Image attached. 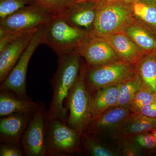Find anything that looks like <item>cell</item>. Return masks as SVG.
Listing matches in <instances>:
<instances>
[{"label":"cell","mask_w":156,"mask_h":156,"mask_svg":"<svg viewBox=\"0 0 156 156\" xmlns=\"http://www.w3.org/2000/svg\"><path fill=\"white\" fill-rule=\"evenodd\" d=\"M58 67L51 81L52 100L48 111L49 120L67 123L68 111L65 104L80 75L82 57L77 50L58 56Z\"/></svg>","instance_id":"cell-1"},{"label":"cell","mask_w":156,"mask_h":156,"mask_svg":"<svg viewBox=\"0 0 156 156\" xmlns=\"http://www.w3.org/2000/svg\"><path fill=\"white\" fill-rule=\"evenodd\" d=\"M135 20L130 4L122 1H98L92 33L97 36L107 37L124 33L126 28Z\"/></svg>","instance_id":"cell-2"},{"label":"cell","mask_w":156,"mask_h":156,"mask_svg":"<svg viewBox=\"0 0 156 156\" xmlns=\"http://www.w3.org/2000/svg\"><path fill=\"white\" fill-rule=\"evenodd\" d=\"M87 68L86 62L82 61L80 75L65 104L68 111V126L81 134L86 130L93 119L91 112L92 95L85 82Z\"/></svg>","instance_id":"cell-3"},{"label":"cell","mask_w":156,"mask_h":156,"mask_svg":"<svg viewBox=\"0 0 156 156\" xmlns=\"http://www.w3.org/2000/svg\"><path fill=\"white\" fill-rule=\"evenodd\" d=\"M93 35L72 25L62 16H56L45 25L44 44L58 56L77 50L84 41Z\"/></svg>","instance_id":"cell-4"},{"label":"cell","mask_w":156,"mask_h":156,"mask_svg":"<svg viewBox=\"0 0 156 156\" xmlns=\"http://www.w3.org/2000/svg\"><path fill=\"white\" fill-rule=\"evenodd\" d=\"M136 73L135 65L120 60L99 66H87L85 82L92 95L102 88L122 84Z\"/></svg>","instance_id":"cell-5"},{"label":"cell","mask_w":156,"mask_h":156,"mask_svg":"<svg viewBox=\"0 0 156 156\" xmlns=\"http://www.w3.org/2000/svg\"><path fill=\"white\" fill-rule=\"evenodd\" d=\"M54 16L39 3L27 5L0 19V31L23 33L46 25Z\"/></svg>","instance_id":"cell-6"},{"label":"cell","mask_w":156,"mask_h":156,"mask_svg":"<svg viewBox=\"0 0 156 156\" xmlns=\"http://www.w3.org/2000/svg\"><path fill=\"white\" fill-rule=\"evenodd\" d=\"M81 135L61 120H49L46 134L47 155H68L81 152Z\"/></svg>","instance_id":"cell-7"},{"label":"cell","mask_w":156,"mask_h":156,"mask_svg":"<svg viewBox=\"0 0 156 156\" xmlns=\"http://www.w3.org/2000/svg\"><path fill=\"white\" fill-rule=\"evenodd\" d=\"M45 25L41 26L35 33L30 44L23 52L0 89L7 90L22 99H30L26 90L27 73L32 56L37 48L44 44Z\"/></svg>","instance_id":"cell-8"},{"label":"cell","mask_w":156,"mask_h":156,"mask_svg":"<svg viewBox=\"0 0 156 156\" xmlns=\"http://www.w3.org/2000/svg\"><path fill=\"white\" fill-rule=\"evenodd\" d=\"M49 121L48 111L45 108L34 115L21 140L25 156H47L46 134Z\"/></svg>","instance_id":"cell-9"},{"label":"cell","mask_w":156,"mask_h":156,"mask_svg":"<svg viewBox=\"0 0 156 156\" xmlns=\"http://www.w3.org/2000/svg\"><path fill=\"white\" fill-rule=\"evenodd\" d=\"M77 50L87 66H99L120 60L108 40L104 37L93 35L84 41Z\"/></svg>","instance_id":"cell-10"},{"label":"cell","mask_w":156,"mask_h":156,"mask_svg":"<svg viewBox=\"0 0 156 156\" xmlns=\"http://www.w3.org/2000/svg\"><path fill=\"white\" fill-rule=\"evenodd\" d=\"M130 113L129 106L112 107L94 118L85 131L101 138L113 139L118 128Z\"/></svg>","instance_id":"cell-11"},{"label":"cell","mask_w":156,"mask_h":156,"mask_svg":"<svg viewBox=\"0 0 156 156\" xmlns=\"http://www.w3.org/2000/svg\"><path fill=\"white\" fill-rule=\"evenodd\" d=\"M38 28L18 35L0 50L1 84L5 81L16 65L23 52L30 44Z\"/></svg>","instance_id":"cell-12"},{"label":"cell","mask_w":156,"mask_h":156,"mask_svg":"<svg viewBox=\"0 0 156 156\" xmlns=\"http://www.w3.org/2000/svg\"><path fill=\"white\" fill-rule=\"evenodd\" d=\"M34 115L26 113L14 114L1 117V143H13L21 146L23 136Z\"/></svg>","instance_id":"cell-13"},{"label":"cell","mask_w":156,"mask_h":156,"mask_svg":"<svg viewBox=\"0 0 156 156\" xmlns=\"http://www.w3.org/2000/svg\"><path fill=\"white\" fill-rule=\"evenodd\" d=\"M98 2V0L76 1L75 4L62 17L77 28L92 33Z\"/></svg>","instance_id":"cell-14"},{"label":"cell","mask_w":156,"mask_h":156,"mask_svg":"<svg viewBox=\"0 0 156 156\" xmlns=\"http://www.w3.org/2000/svg\"><path fill=\"white\" fill-rule=\"evenodd\" d=\"M45 107L42 101L34 102L31 99H22L4 89H0V117L14 114L34 115L38 111Z\"/></svg>","instance_id":"cell-15"},{"label":"cell","mask_w":156,"mask_h":156,"mask_svg":"<svg viewBox=\"0 0 156 156\" xmlns=\"http://www.w3.org/2000/svg\"><path fill=\"white\" fill-rule=\"evenodd\" d=\"M120 60L135 65L145 53L129 37L121 33L107 37Z\"/></svg>","instance_id":"cell-16"},{"label":"cell","mask_w":156,"mask_h":156,"mask_svg":"<svg viewBox=\"0 0 156 156\" xmlns=\"http://www.w3.org/2000/svg\"><path fill=\"white\" fill-rule=\"evenodd\" d=\"M156 128V119L130 113L120 125L113 139L133 138L136 134L151 131Z\"/></svg>","instance_id":"cell-17"},{"label":"cell","mask_w":156,"mask_h":156,"mask_svg":"<svg viewBox=\"0 0 156 156\" xmlns=\"http://www.w3.org/2000/svg\"><path fill=\"white\" fill-rule=\"evenodd\" d=\"M124 33L145 53L156 51V30L135 19L126 28Z\"/></svg>","instance_id":"cell-18"},{"label":"cell","mask_w":156,"mask_h":156,"mask_svg":"<svg viewBox=\"0 0 156 156\" xmlns=\"http://www.w3.org/2000/svg\"><path fill=\"white\" fill-rule=\"evenodd\" d=\"M122 85L105 87L92 94L91 112L93 119L116 104Z\"/></svg>","instance_id":"cell-19"},{"label":"cell","mask_w":156,"mask_h":156,"mask_svg":"<svg viewBox=\"0 0 156 156\" xmlns=\"http://www.w3.org/2000/svg\"><path fill=\"white\" fill-rule=\"evenodd\" d=\"M101 138L84 131L81 135L82 151L93 156H119L116 146L107 144Z\"/></svg>","instance_id":"cell-20"},{"label":"cell","mask_w":156,"mask_h":156,"mask_svg":"<svg viewBox=\"0 0 156 156\" xmlns=\"http://www.w3.org/2000/svg\"><path fill=\"white\" fill-rule=\"evenodd\" d=\"M135 66L143 84L156 94V59L153 53L145 54Z\"/></svg>","instance_id":"cell-21"},{"label":"cell","mask_w":156,"mask_h":156,"mask_svg":"<svg viewBox=\"0 0 156 156\" xmlns=\"http://www.w3.org/2000/svg\"><path fill=\"white\" fill-rule=\"evenodd\" d=\"M131 6L135 19L156 30V0H136Z\"/></svg>","instance_id":"cell-22"},{"label":"cell","mask_w":156,"mask_h":156,"mask_svg":"<svg viewBox=\"0 0 156 156\" xmlns=\"http://www.w3.org/2000/svg\"><path fill=\"white\" fill-rule=\"evenodd\" d=\"M142 85V80L136 72L134 76L122 84L119 100L114 106H130L134 95L139 91Z\"/></svg>","instance_id":"cell-23"},{"label":"cell","mask_w":156,"mask_h":156,"mask_svg":"<svg viewBox=\"0 0 156 156\" xmlns=\"http://www.w3.org/2000/svg\"><path fill=\"white\" fill-rule=\"evenodd\" d=\"M156 101V94L143 83L142 87L134 95L130 104V112L136 113L143 107Z\"/></svg>","instance_id":"cell-24"},{"label":"cell","mask_w":156,"mask_h":156,"mask_svg":"<svg viewBox=\"0 0 156 156\" xmlns=\"http://www.w3.org/2000/svg\"><path fill=\"white\" fill-rule=\"evenodd\" d=\"M37 1L50 11L54 17L64 16L76 2V0H37Z\"/></svg>","instance_id":"cell-25"},{"label":"cell","mask_w":156,"mask_h":156,"mask_svg":"<svg viewBox=\"0 0 156 156\" xmlns=\"http://www.w3.org/2000/svg\"><path fill=\"white\" fill-rule=\"evenodd\" d=\"M113 140L120 156H139L143 154V150L133 138L118 137Z\"/></svg>","instance_id":"cell-26"},{"label":"cell","mask_w":156,"mask_h":156,"mask_svg":"<svg viewBox=\"0 0 156 156\" xmlns=\"http://www.w3.org/2000/svg\"><path fill=\"white\" fill-rule=\"evenodd\" d=\"M38 3L37 0H0V19L28 5Z\"/></svg>","instance_id":"cell-27"},{"label":"cell","mask_w":156,"mask_h":156,"mask_svg":"<svg viewBox=\"0 0 156 156\" xmlns=\"http://www.w3.org/2000/svg\"><path fill=\"white\" fill-rule=\"evenodd\" d=\"M133 139L143 150H156V140L151 133L146 132L136 134Z\"/></svg>","instance_id":"cell-28"},{"label":"cell","mask_w":156,"mask_h":156,"mask_svg":"<svg viewBox=\"0 0 156 156\" xmlns=\"http://www.w3.org/2000/svg\"><path fill=\"white\" fill-rule=\"evenodd\" d=\"M25 155L21 145L13 143H1L0 156H22Z\"/></svg>","instance_id":"cell-29"},{"label":"cell","mask_w":156,"mask_h":156,"mask_svg":"<svg viewBox=\"0 0 156 156\" xmlns=\"http://www.w3.org/2000/svg\"><path fill=\"white\" fill-rule=\"evenodd\" d=\"M136 113L149 118L156 119V101L143 107Z\"/></svg>","instance_id":"cell-30"},{"label":"cell","mask_w":156,"mask_h":156,"mask_svg":"<svg viewBox=\"0 0 156 156\" xmlns=\"http://www.w3.org/2000/svg\"><path fill=\"white\" fill-rule=\"evenodd\" d=\"M136 0H122L123 2H124L130 4V5H131L132 3L136 2Z\"/></svg>","instance_id":"cell-31"},{"label":"cell","mask_w":156,"mask_h":156,"mask_svg":"<svg viewBox=\"0 0 156 156\" xmlns=\"http://www.w3.org/2000/svg\"><path fill=\"white\" fill-rule=\"evenodd\" d=\"M151 134H152L153 136L154 137L155 139L156 140V128L154 129H153L151 131Z\"/></svg>","instance_id":"cell-32"},{"label":"cell","mask_w":156,"mask_h":156,"mask_svg":"<svg viewBox=\"0 0 156 156\" xmlns=\"http://www.w3.org/2000/svg\"><path fill=\"white\" fill-rule=\"evenodd\" d=\"M98 1L103 2H118V1H122V0H98Z\"/></svg>","instance_id":"cell-33"},{"label":"cell","mask_w":156,"mask_h":156,"mask_svg":"<svg viewBox=\"0 0 156 156\" xmlns=\"http://www.w3.org/2000/svg\"><path fill=\"white\" fill-rule=\"evenodd\" d=\"M153 54L154 55V56L155 58L156 59V51H155L154 52Z\"/></svg>","instance_id":"cell-34"},{"label":"cell","mask_w":156,"mask_h":156,"mask_svg":"<svg viewBox=\"0 0 156 156\" xmlns=\"http://www.w3.org/2000/svg\"><path fill=\"white\" fill-rule=\"evenodd\" d=\"M77 1H86V0H76Z\"/></svg>","instance_id":"cell-35"}]
</instances>
